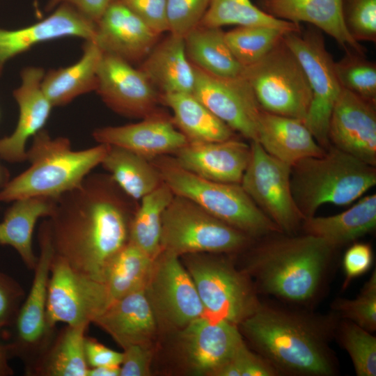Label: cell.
<instances>
[{
  "mask_svg": "<svg viewBox=\"0 0 376 376\" xmlns=\"http://www.w3.org/2000/svg\"><path fill=\"white\" fill-rule=\"evenodd\" d=\"M9 180L8 171L0 163V188L2 189Z\"/></svg>",
  "mask_w": 376,
  "mask_h": 376,
  "instance_id": "cell-53",
  "label": "cell"
},
{
  "mask_svg": "<svg viewBox=\"0 0 376 376\" xmlns=\"http://www.w3.org/2000/svg\"><path fill=\"white\" fill-rule=\"evenodd\" d=\"M334 334L349 354L358 376L376 375V338L355 323L338 320Z\"/></svg>",
  "mask_w": 376,
  "mask_h": 376,
  "instance_id": "cell-40",
  "label": "cell"
},
{
  "mask_svg": "<svg viewBox=\"0 0 376 376\" xmlns=\"http://www.w3.org/2000/svg\"><path fill=\"white\" fill-rule=\"evenodd\" d=\"M45 70L29 66L20 72L21 83L13 92L19 115L16 127L8 136L0 139V157L11 162L26 160V143L43 129L53 106L42 88Z\"/></svg>",
  "mask_w": 376,
  "mask_h": 376,
  "instance_id": "cell-22",
  "label": "cell"
},
{
  "mask_svg": "<svg viewBox=\"0 0 376 376\" xmlns=\"http://www.w3.org/2000/svg\"><path fill=\"white\" fill-rule=\"evenodd\" d=\"M131 200L109 175L90 173L56 200L49 217L54 255L77 272L105 283L113 260L129 242L135 211Z\"/></svg>",
  "mask_w": 376,
  "mask_h": 376,
  "instance_id": "cell-1",
  "label": "cell"
},
{
  "mask_svg": "<svg viewBox=\"0 0 376 376\" xmlns=\"http://www.w3.org/2000/svg\"><path fill=\"white\" fill-rule=\"evenodd\" d=\"M84 352L88 368L120 367L123 361V352L111 350L91 337H85Z\"/></svg>",
  "mask_w": 376,
  "mask_h": 376,
  "instance_id": "cell-49",
  "label": "cell"
},
{
  "mask_svg": "<svg viewBox=\"0 0 376 376\" xmlns=\"http://www.w3.org/2000/svg\"><path fill=\"white\" fill-rule=\"evenodd\" d=\"M373 253L371 246L366 243H354L345 251L343 259L345 273L343 288L351 281L368 271L373 264Z\"/></svg>",
  "mask_w": 376,
  "mask_h": 376,
  "instance_id": "cell-47",
  "label": "cell"
},
{
  "mask_svg": "<svg viewBox=\"0 0 376 376\" xmlns=\"http://www.w3.org/2000/svg\"><path fill=\"white\" fill-rule=\"evenodd\" d=\"M38 240L40 254L32 285L13 325V340L6 345L9 357L19 358L25 368L43 352L55 334V329L49 326L47 318L48 283L54 256L48 220L40 224Z\"/></svg>",
  "mask_w": 376,
  "mask_h": 376,
  "instance_id": "cell-12",
  "label": "cell"
},
{
  "mask_svg": "<svg viewBox=\"0 0 376 376\" xmlns=\"http://www.w3.org/2000/svg\"><path fill=\"white\" fill-rule=\"evenodd\" d=\"M173 157L186 170L202 178L240 184L251 157V146L233 138L210 142H188Z\"/></svg>",
  "mask_w": 376,
  "mask_h": 376,
  "instance_id": "cell-23",
  "label": "cell"
},
{
  "mask_svg": "<svg viewBox=\"0 0 376 376\" xmlns=\"http://www.w3.org/2000/svg\"><path fill=\"white\" fill-rule=\"evenodd\" d=\"M338 317L335 312L318 316L260 302L238 327L279 375L331 376L337 366L329 343Z\"/></svg>",
  "mask_w": 376,
  "mask_h": 376,
  "instance_id": "cell-2",
  "label": "cell"
},
{
  "mask_svg": "<svg viewBox=\"0 0 376 376\" xmlns=\"http://www.w3.org/2000/svg\"><path fill=\"white\" fill-rule=\"evenodd\" d=\"M33 6H34L36 15H40V9H39V0H33Z\"/></svg>",
  "mask_w": 376,
  "mask_h": 376,
  "instance_id": "cell-54",
  "label": "cell"
},
{
  "mask_svg": "<svg viewBox=\"0 0 376 376\" xmlns=\"http://www.w3.org/2000/svg\"><path fill=\"white\" fill-rule=\"evenodd\" d=\"M257 141L268 154L290 166L326 152L303 120L263 110L258 118Z\"/></svg>",
  "mask_w": 376,
  "mask_h": 376,
  "instance_id": "cell-26",
  "label": "cell"
},
{
  "mask_svg": "<svg viewBox=\"0 0 376 376\" xmlns=\"http://www.w3.org/2000/svg\"><path fill=\"white\" fill-rule=\"evenodd\" d=\"M56 200L47 197L15 200L0 222V245L15 249L29 269H35L38 260L32 244L35 226L40 218L52 214Z\"/></svg>",
  "mask_w": 376,
  "mask_h": 376,
  "instance_id": "cell-30",
  "label": "cell"
},
{
  "mask_svg": "<svg viewBox=\"0 0 376 376\" xmlns=\"http://www.w3.org/2000/svg\"><path fill=\"white\" fill-rule=\"evenodd\" d=\"M89 324L68 325L55 333L43 352L25 368L29 376H87L84 339Z\"/></svg>",
  "mask_w": 376,
  "mask_h": 376,
  "instance_id": "cell-31",
  "label": "cell"
},
{
  "mask_svg": "<svg viewBox=\"0 0 376 376\" xmlns=\"http://www.w3.org/2000/svg\"><path fill=\"white\" fill-rule=\"evenodd\" d=\"M334 69L340 86L365 100L376 102V63L365 54L345 52Z\"/></svg>",
  "mask_w": 376,
  "mask_h": 376,
  "instance_id": "cell-39",
  "label": "cell"
},
{
  "mask_svg": "<svg viewBox=\"0 0 376 376\" xmlns=\"http://www.w3.org/2000/svg\"><path fill=\"white\" fill-rule=\"evenodd\" d=\"M120 1L156 33L169 31L166 0Z\"/></svg>",
  "mask_w": 376,
  "mask_h": 376,
  "instance_id": "cell-46",
  "label": "cell"
},
{
  "mask_svg": "<svg viewBox=\"0 0 376 376\" xmlns=\"http://www.w3.org/2000/svg\"><path fill=\"white\" fill-rule=\"evenodd\" d=\"M150 160L157 169L162 182L174 195L192 201L251 238L258 239L281 232L240 184L219 182L202 178L184 169L169 155Z\"/></svg>",
  "mask_w": 376,
  "mask_h": 376,
  "instance_id": "cell-6",
  "label": "cell"
},
{
  "mask_svg": "<svg viewBox=\"0 0 376 376\" xmlns=\"http://www.w3.org/2000/svg\"><path fill=\"white\" fill-rule=\"evenodd\" d=\"M185 42L189 61L198 68L224 77L242 75L244 68L230 52L221 28L198 25L185 37Z\"/></svg>",
  "mask_w": 376,
  "mask_h": 376,
  "instance_id": "cell-34",
  "label": "cell"
},
{
  "mask_svg": "<svg viewBox=\"0 0 376 376\" xmlns=\"http://www.w3.org/2000/svg\"><path fill=\"white\" fill-rule=\"evenodd\" d=\"M145 292L158 325L180 331L205 315L190 274L174 254L161 251L154 259Z\"/></svg>",
  "mask_w": 376,
  "mask_h": 376,
  "instance_id": "cell-13",
  "label": "cell"
},
{
  "mask_svg": "<svg viewBox=\"0 0 376 376\" xmlns=\"http://www.w3.org/2000/svg\"><path fill=\"white\" fill-rule=\"evenodd\" d=\"M375 226L376 194H371L341 213L306 218L301 229L336 249L372 232Z\"/></svg>",
  "mask_w": 376,
  "mask_h": 376,
  "instance_id": "cell-29",
  "label": "cell"
},
{
  "mask_svg": "<svg viewBox=\"0 0 376 376\" xmlns=\"http://www.w3.org/2000/svg\"><path fill=\"white\" fill-rule=\"evenodd\" d=\"M114 0H48L45 10L50 13L58 6H71L86 17L96 23L104 10Z\"/></svg>",
  "mask_w": 376,
  "mask_h": 376,
  "instance_id": "cell-50",
  "label": "cell"
},
{
  "mask_svg": "<svg viewBox=\"0 0 376 376\" xmlns=\"http://www.w3.org/2000/svg\"><path fill=\"white\" fill-rule=\"evenodd\" d=\"M262 110L304 121L312 93L298 58L283 38L264 57L244 68Z\"/></svg>",
  "mask_w": 376,
  "mask_h": 376,
  "instance_id": "cell-7",
  "label": "cell"
},
{
  "mask_svg": "<svg viewBox=\"0 0 376 376\" xmlns=\"http://www.w3.org/2000/svg\"><path fill=\"white\" fill-rule=\"evenodd\" d=\"M21 285L10 276L0 272V329L12 327L24 300Z\"/></svg>",
  "mask_w": 376,
  "mask_h": 376,
  "instance_id": "cell-45",
  "label": "cell"
},
{
  "mask_svg": "<svg viewBox=\"0 0 376 376\" xmlns=\"http://www.w3.org/2000/svg\"><path fill=\"white\" fill-rule=\"evenodd\" d=\"M120 367L98 366L88 368L87 376H119Z\"/></svg>",
  "mask_w": 376,
  "mask_h": 376,
  "instance_id": "cell-52",
  "label": "cell"
},
{
  "mask_svg": "<svg viewBox=\"0 0 376 376\" xmlns=\"http://www.w3.org/2000/svg\"><path fill=\"white\" fill-rule=\"evenodd\" d=\"M193 67L195 82L192 94L234 132L257 141L262 109L249 82L242 75L224 77Z\"/></svg>",
  "mask_w": 376,
  "mask_h": 376,
  "instance_id": "cell-15",
  "label": "cell"
},
{
  "mask_svg": "<svg viewBox=\"0 0 376 376\" xmlns=\"http://www.w3.org/2000/svg\"><path fill=\"white\" fill-rule=\"evenodd\" d=\"M278 371L265 358L251 352L244 342L214 376H276Z\"/></svg>",
  "mask_w": 376,
  "mask_h": 376,
  "instance_id": "cell-44",
  "label": "cell"
},
{
  "mask_svg": "<svg viewBox=\"0 0 376 376\" xmlns=\"http://www.w3.org/2000/svg\"><path fill=\"white\" fill-rule=\"evenodd\" d=\"M283 40L300 62L312 93L304 123L318 144L327 150L331 146L327 137L329 121L342 89L334 61L327 49L322 31L313 26L306 30L286 33Z\"/></svg>",
  "mask_w": 376,
  "mask_h": 376,
  "instance_id": "cell-10",
  "label": "cell"
},
{
  "mask_svg": "<svg viewBox=\"0 0 376 376\" xmlns=\"http://www.w3.org/2000/svg\"><path fill=\"white\" fill-rule=\"evenodd\" d=\"M160 103L173 111V122L188 142L235 138V132L192 93H160Z\"/></svg>",
  "mask_w": 376,
  "mask_h": 376,
  "instance_id": "cell-32",
  "label": "cell"
},
{
  "mask_svg": "<svg viewBox=\"0 0 376 376\" xmlns=\"http://www.w3.org/2000/svg\"><path fill=\"white\" fill-rule=\"evenodd\" d=\"M101 165L120 189L133 201L141 200L162 183L150 159L120 147L109 145Z\"/></svg>",
  "mask_w": 376,
  "mask_h": 376,
  "instance_id": "cell-33",
  "label": "cell"
},
{
  "mask_svg": "<svg viewBox=\"0 0 376 376\" xmlns=\"http://www.w3.org/2000/svg\"><path fill=\"white\" fill-rule=\"evenodd\" d=\"M327 137L331 146L376 166V102L342 88L333 107Z\"/></svg>",
  "mask_w": 376,
  "mask_h": 376,
  "instance_id": "cell-17",
  "label": "cell"
},
{
  "mask_svg": "<svg viewBox=\"0 0 376 376\" xmlns=\"http://www.w3.org/2000/svg\"><path fill=\"white\" fill-rule=\"evenodd\" d=\"M9 355L6 345L0 343V376H11L14 371L8 363Z\"/></svg>",
  "mask_w": 376,
  "mask_h": 376,
  "instance_id": "cell-51",
  "label": "cell"
},
{
  "mask_svg": "<svg viewBox=\"0 0 376 376\" xmlns=\"http://www.w3.org/2000/svg\"><path fill=\"white\" fill-rule=\"evenodd\" d=\"M210 0H166V18L170 33L184 38L197 27Z\"/></svg>",
  "mask_w": 376,
  "mask_h": 376,
  "instance_id": "cell-43",
  "label": "cell"
},
{
  "mask_svg": "<svg viewBox=\"0 0 376 376\" xmlns=\"http://www.w3.org/2000/svg\"><path fill=\"white\" fill-rule=\"evenodd\" d=\"M80 58L68 67L45 72L42 91L54 107L64 106L77 97L95 91L97 72L103 52L91 40H85Z\"/></svg>",
  "mask_w": 376,
  "mask_h": 376,
  "instance_id": "cell-28",
  "label": "cell"
},
{
  "mask_svg": "<svg viewBox=\"0 0 376 376\" xmlns=\"http://www.w3.org/2000/svg\"><path fill=\"white\" fill-rule=\"evenodd\" d=\"M152 351L149 345H132L123 349L119 376H147L150 374Z\"/></svg>",
  "mask_w": 376,
  "mask_h": 376,
  "instance_id": "cell-48",
  "label": "cell"
},
{
  "mask_svg": "<svg viewBox=\"0 0 376 376\" xmlns=\"http://www.w3.org/2000/svg\"><path fill=\"white\" fill-rule=\"evenodd\" d=\"M40 21L17 29L0 27V77L6 63L38 44L63 38L93 40L96 24L65 3L55 8Z\"/></svg>",
  "mask_w": 376,
  "mask_h": 376,
  "instance_id": "cell-19",
  "label": "cell"
},
{
  "mask_svg": "<svg viewBox=\"0 0 376 376\" xmlns=\"http://www.w3.org/2000/svg\"><path fill=\"white\" fill-rule=\"evenodd\" d=\"M179 331L185 361L198 375L214 376L244 342L237 325L206 315Z\"/></svg>",
  "mask_w": 376,
  "mask_h": 376,
  "instance_id": "cell-18",
  "label": "cell"
},
{
  "mask_svg": "<svg viewBox=\"0 0 376 376\" xmlns=\"http://www.w3.org/2000/svg\"><path fill=\"white\" fill-rule=\"evenodd\" d=\"M243 270L257 292L306 305L320 295L335 248L308 235L281 232L258 238Z\"/></svg>",
  "mask_w": 376,
  "mask_h": 376,
  "instance_id": "cell-3",
  "label": "cell"
},
{
  "mask_svg": "<svg viewBox=\"0 0 376 376\" xmlns=\"http://www.w3.org/2000/svg\"><path fill=\"white\" fill-rule=\"evenodd\" d=\"M93 41L103 54L130 63L142 62L159 40L120 0H114L95 23Z\"/></svg>",
  "mask_w": 376,
  "mask_h": 376,
  "instance_id": "cell-21",
  "label": "cell"
},
{
  "mask_svg": "<svg viewBox=\"0 0 376 376\" xmlns=\"http://www.w3.org/2000/svg\"><path fill=\"white\" fill-rule=\"evenodd\" d=\"M136 123L99 127L93 132L98 143L120 147L148 159L174 154L188 141L172 117L158 109Z\"/></svg>",
  "mask_w": 376,
  "mask_h": 376,
  "instance_id": "cell-20",
  "label": "cell"
},
{
  "mask_svg": "<svg viewBox=\"0 0 376 376\" xmlns=\"http://www.w3.org/2000/svg\"><path fill=\"white\" fill-rule=\"evenodd\" d=\"M93 323L123 349L132 345H149L158 326L145 289L112 301Z\"/></svg>",
  "mask_w": 376,
  "mask_h": 376,
  "instance_id": "cell-25",
  "label": "cell"
},
{
  "mask_svg": "<svg viewBox=\"0 0 376 376\" xmlns=\"http://www.w3.org/2000/svg\"><path fill=\"white\" fill-rule=\"evenodd\" d=\"M205 315L239 325L260 301L250 277L226 258L203 253L185 255Z\"/></svg>",
  "mask_w": 376,
  "mask_h": 376,
  "instance_id": "cell-9",
  "label": "cell"
},
{
  "mask_svg": "<svg viewBox=\"0 0 376 376\" xmlns=\"http://www.w3.org/2000/svg\"><path fill=\"white\" fill-rule=\"evenodd\" d=\"M111 303L105 283L85 276L54 255L48 283L47 318L55 329L93 323Z\"/></svg>",
  "mask_w": 376,
  "mask_h": 376,
  "instance_id": "cell-14",
  "label": "cell"
},
{
  "mask_svg": "<svg viewBox=\"0 0 376 376\" xmlns=\"http://www.w3.org/2000/svg\"><path fill=\"white\" fill-rule=\"evenodd\" d=\"M286 33L270 26H239L225 32V39L235 58L245 68L264 57Z\"/></svg>",
  "mask_w": 376,
  "mask_h": 376,
  "instance_id": "cell-38",
  "label": "cell"
},
{
  "mask_svg": "<svg viewBox=\"0 0 376 376\" xmlns=\"http://www.w3.org/2000/svg\"><path fill=\"white\" fill-rule=\"evenodd\" d=\"M95 92L114 112L143 118L158 109L160 93L139 69L113 55L103 54Z\"/></svg>",
  "mask_w": 376,
  "mask_h": 376,
  "instance_id": "cell-16",
  "label": "cell"
},
{
  "mask_svg": "<svg viewBox=\"0 0 376 376\" xmlns=\"http://www.w3.org/2000/svg\"><path fill=\"white\" fill-rule=\"evenodd\" d=\"M251 239L179 196L174 195L163 214L161 251L179 257L233 253L245 248Z\"/></svg>",
  "mask_w": 376,
  "mask_h": 376,
  "instance_id": "cell-8",
  "label": "cell"
},
{
  "mask_svg": "<svg viewBox=\"0 0 376 376\" xmlns=\"http://www.w3.org/2000/svg\"><path fill=\"white\" fill-rule=\"evenodd\" d=\"M173 197V191L162 182L141 199L132 217L129 242L152 258L161 252L162 217Z\"/></svg>",
  "mask_w": 376,
  "mask_h": 376,
  "instance_id": "cell-35",
  "label": "cell"
},
{
  "mask_svg": "<svg viewBox=\"0 0 376 376\" xmlns=\"http://www.w3.org/2000/svg\"><path fill=\"white\" fill-rule=\"evenodd\" d=\"M251 157L240 185L281 232L292 235L305 219L292 195L291 166L251 141Z\"/></svg>",
  "mask_w": 376,
  "mask_h": 376,
  "instance_id": "cell-11",
  "label": "cell"
},
{
  "mask_svg": "<svg viewBox=\"0 0 376 376\" xmlns=\"http://www.w3.org/2000/svg\"><path fill=\"white\" fill-rule=\"evenodd\" d=\"M154 259L128 242L113 260L107 275L111 302L145 289Z\"/></svg>",
  "mask_w": 376,
  "mask_h": 376,
  "instance_id": "cell-36",
  "label": "cell"
},
{
  "mask_svg": "<svg viewBox=\"0 0 376 376\" xmlns=\"http://www.w3.org/2000/svg\"><path fill=\"white\" fill-rule=\"evenodd\" d=\"M343 17L357 42H376V0H343Z\"/></svg>",
  "mask_w": 376,
  "mask_h": 376,
  "instance_id": "cell-42",
  "label": "cell"
},
{
  "mask_svg": "<svg viewBox=\"0 0 376 376\" xmlns=\"http://www.w3.org/2000/svg\"><path fill=\"white\" fill-rule=\"evenodd\" d=\"M109 145L75 150L69 139L52 138L42 130L26 150L29 167L0 189V201L28 197L58 199L79 187L93 169L101 164Z\"/></svg>",
  "mask_w": 376,
  "mask_h": 376,
  "instance_id": "cell-4",
  "label": "cell"
},
{
  "mask_svg": "<svg viewBox=\"0 0 376 376\" xmlns=\"http://www.w3.org/2000/svg\"><path fill=\"white\" fill-rule=\"evenodd\" d=\"M290 182L306 219L325 203L346 205L361 198L376 185V169L331 146L322 155L292 165Z\"/></svg>",
  "mask_w": 376,
  "mask_h": 376,
  "instance_id": "cell-5",
  "label": "cell"
},
{
  "mask_svg": "<svg viewBox=\"0 0 376 376\" xmlns=\"http://www.w3.org/2000/svg\"><path fill=\"white\" fill-rule=\"evenodd\" d=\"M139 69L159 93H192L195 74L189 61L185 38L171 33L158 41Z\"/></svg>",
  "mask_w": 376,
  "mask_h": 376,
  "instance_id": "cell-27",
  "label": "cell"
},
{
  "mask_svg": "<svg viewBox=\"0 0 376 376\" xmlns=\"http://www.w3.org/2000/svg\"><path fill=\"white\" fill-rule=\"evenodd\" d=\"M343 0H260V8L279 19L306 22L324 32L345 52L365 54V49L348 33L343 17Z\"/></svg>",
  "mask_w": 376,
  "mask_h": 376,
  "instance_id": "cell-24",
  "label": "cell"
},
{
  "mask_svg": "<svg viewBox=\"0 0 376 376\" xmlns=\"http://www.w3.org/2000/svg\"><path fill=\"white\" fill-rule=\"evenodd\" d=\"M199 25L219 27L226 25L265 26L288 32L299 31V24L274 17L251 0H210L209 7Z\"/></svg>",
  "mask_w": 376,
  "mask_h": 376,
  "instance_id": "cell-37",
  "label": "cell"
},
{
  "mask_svg": "<svg viewBox=\"0 0 376 376\" xmlns=\"http://www.w3.org/2000/svg\"><path fill=\"white\" fill-rule=\"evenodd\" d=\"M334 312L369 332L376 330V272L372 273L355 299L338 298L332 304Z\"/></svg>",
  "mask_w": 376,
  "mask_h": 376,
  "instance_id": "cell-41",
  "label": "cell"
}]
</instances>
